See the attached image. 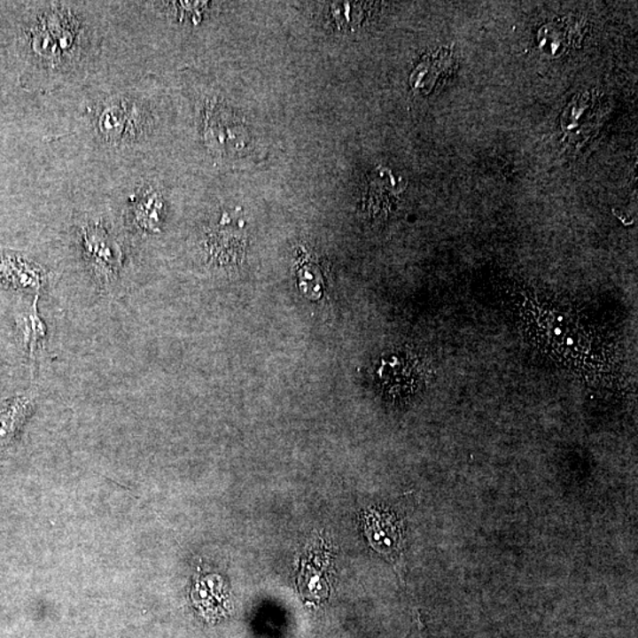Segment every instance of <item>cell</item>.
I'll list each match as a JSON object with an SVG mask.
<instances>
[{
    "instance_id": "cell-3",
    "label": "cell",
    "mask_w": 638,
    "mask_h": 638,
    "mask_svg": "<svg viewBox=\"0 0 638 638\" xmlns=\"http://www.w3.org/2000/svg\"><path fill=\"white\" fill-rule=\"evenodd\" d=\"M369 541L378 552L393 555L399 549V530L395 521L377 512L369 514L365 520Z\"/></svg>"
},
{
    "instance_id": "cell-5",
    "label": "cell",
    "mask_w": 638,
    "mask_h": 638,
    "mask_svg": "<svg viewBox=\"0 0 638 638\" xmlns=\"http://www.w3.org/2000/svg\"><path fill=\"white\" fill-rule=\"evenodd\" d=\"M0 276L13 285L35 289H39L45 282V275L41 268L12 258L0 259Z\"/></svg>"
},
{
    "instance_id": "cell-1",
    "label": "cell",
    "mask_w": 638,
    "mask_h": 638,
    "mask_svg": "<svg viewBox=\"0 0 638 638\" xmlns=\"http://www.w3.org/2000/svg\"><path fill=\"white\" fill-rule=\"evenodd\" d=\"M208 119L209 144L226 154H239L250 142V133L243 120L230 110L214 108Z\"/></svg>"
},
{
    "instance_id": "cell-2",
    "label": "cell",
    "mask_w": 638,
    "mask_h": 638,
    "mask_svg": "<svg viewBox=\"0 0 638 638\" xmlns=\"http://www.w3.org/2000/svg\"><path fill=\"white\" fill-rule=\"evenodd\" d=\"M84 253L91 268L103 283L112 282L119 268V252L101 227H89L84 232Z\"/></svg>"
},
{
    "instance_id": "cell-7",
    "label": "cell",
    "mask_w": 638,
    "mask_h": 638,
    "mask_svg": "<svg viewBox=\"0 0 638 638\" xmlns=\"http://www.w3.org/2000/svg\"><path fill=\"white\" fill-rule=\"evenodd\" d=\"M330 12H331L332 19L335 20L337 27L349 30L351 27L360 23L363 18L362 12L361 3H331L330 4Z\"/></svg>"
},
{
    "instance_id": "cell-6",
    "label": "cell",
    "mask_w": 638,
    "mask_h": 638,
    "mask_svg": "<svg viewBox=\"0 0 638 638\" xmlns=\"http://www.w3.org/2000/svg\"><path fill=\"white\" fill-rule=\"evenodd\" d=\"M37 300L38 296H35L31 307L21 312L17 318L18 326H19L21 337H23L24 346L27 347L32 361H34L35 351L42 349L45 339V326L38 315Z\"/></svg>"
},
{
    "instance_id": "cell-4",
    "label": "cell",
    "mask_w": 638,
    "mask_h": 638,
    "mask_svg": "<svg viewBox=\"0 0 638 638\" xmlns=\"http://www.w3.org/2000/svg\"><path fill=\"white\" fill-rule=\"evenodd\" d=\"M453 63L452 55L446 50H441V51H438L434 55L428 56L411 74V85L415 89H421L422 91H431V89L436 83V80L445 74L446 70H450Z\"/></svg>"
}]
</instances>
